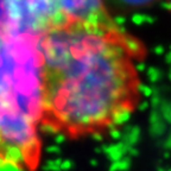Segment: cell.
Listing matches in <instances>:
<instances>
[{
	"instance_id": "3957f363",
	"label": "cell",
	"mask_w": 171,
	"mask_h": 171,
	"mask_svg": "<svg viewBox=\"0 0 171 171\" xmlns=\"http://www.w3.org/2000/svg\"><path fill=\"white\" fill-rule=\"evenodd\" d=\"M63 20H108L102 0H52Z\"/></svg>"
},
{
	"instance_id": "277c9868",
	"label": "cell",
	"mask_w": 171,
	"mask_h": 171,
	"mask_svg": "<svg viewBox=\"0 0 171 171\" xmlns=\"http://www.w3.org/2000/svg\"><path fill=\"white\" fill-rule=\"evenodd\" d=\"M120 1L125 4H130V5H141L147 1H151V0H120Z\"/></svg>"
},
{
	"instance_id": "6da1fadb",
	"label": "cell",
	"mask_w": 171,
	"mask_h": 171,
	"mask_svg": "<svg viewBox=\"0 0 171 171\" xmlns=\"http://www.w3.org/2000/svg\"><path fill=\"white\" fill-rule=\"evenodd\" d=\"M132 41L108 20H64L38 37L37 92L42 123L69 138L123 123L140 95Z\"/></svg>"
},
{
	"instance_id": "7a4b0ae2",
	"label": "cell",
	"mask_w": 171,
	"mask_h": 171,
	"mask_svg": "<svg viewBox=\"0 0 171 171\" xmlns=\"http://www.w3.org/2000/svg\"><path fill=\"white\" fill-rule=\"evenodd\" d=\"M9 25L19 33L38 35L64 21L52 0H4Z\"/></svg>"
},
{
	"instance_id": "5b68a950",
	"label": "cell",
	"mask_w": 171,
	"mask_h": 171,
	"mask_svg": "<svg viewBox=\"0 0 171 171\" xmlns=\"http://www.w3.org/2000/svg\"><path fill=\"white\" fill-rule=\"evenodd\" d=\"M170 4H171V0H170Z\"/></svg>"
}]
</instances>
